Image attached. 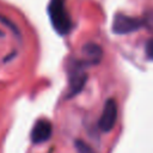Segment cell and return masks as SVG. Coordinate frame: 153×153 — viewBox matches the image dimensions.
I'll list each match as a JSON object with an SVG mask.
<instances>
[{"label":"cell","mask_w":153,"mask_h":153,"mask_svg":"<svg viewBox=\"0 0 153 153\" xmlns=\"http://www.w3.org/2000/svg\"><path fill=\"white\" fill-rule=\"evenodd\" d=\"M48 14L54 30L59 35H67L72 30L73 23L66 8L65 0H50Z\"/></svg>","instance_id":"cell-1"},{"label":"cell","mask_w":153,"mask_h":153,"mask_svg":"<svg viewBox=\"0 0 153 153\" xmlns=\"http://www.w3.org/2000/svg\"><path fill=\"white\" fill-rule=\"evenodd\" d=\"M85 62H74L69 71L68 76V98L74 97L82 91L87 81V74L84 71Z\"/></svg>","instance_id":"cell-2"},{"label":"cell","mask_w":153,"mask_h":153,"mask_svg":"<svg viewBox=\"0 0 153 153\" xmlns=\"http://www.w3.org/2000/svg\"><path fill=\"white\" fill-rule=\"evenodd\" d=\"M143 20L135 18V17H129L123 13H117L114 17L112 20V31L116 35H127L130 32H134L143 26Z\"/></svg>","instance_id":"cell-3"},{"label":"cell","mask_w":153,"mask_h":153,"mask_svg":"<svg viewBox=\"0 0 153 153\" xmlns=\"http://www.w3.org/2000/svg\"><path fill=\"white\" fill-rule=\"evenodd\" d=\"M117 116H118V108H117V103L115 99L109 98L103 108L99 122H98V127L103 133H109L112 130V128L115 127L116 122H117Z\"/></svg>","instance_id":"cell-4"},{"label":"cell","mask_w":153,"mask_h":153,"mask_svg":"<svg viewBox=\"0 0 153 153\" xmlns=\"http://www.w3.org/2000/svg\"><path fill=\"white\" fill-rule=\"evenodd\" d=\"M53 134V126L45 118H39L36 121L31 129L30 139L33 143H42L50 139Z\"/></svg>","instance_id":"cell-5"},{"label":"cell","mask_w":153,"mask_h":153,"mask_svg":"<svg viewBox=\"0 0 153 153\" xmlns=\"http://www.w3.org/2000/svg\"><path fill=\"white\" fill-rule=\"evenodd\" d=\"M81 53L85 57V63L86 65H97L102 61L103 57V49L100 45H98L97 43L93 42H88L86 43L82 48H81Z\"/></svg>","instance_id":"cell-6"},{"label":"cell","mask_w":153,"mask_h":153,"mask_svg":"<svg viewBox=\"0 0 153 153\" xmlns=\"http://www.w3.org/2000/svg\"><path fill=\"white\" fill-rule=\"evenodd\" d=\"M0 23H2L4 25H6L12 32H13V35H16V36H20V31H19V29H18V26L13 23V22H11L7 17H5L4 14H0Z\"/></svg>","instance_id":"cell-7"},{"label":"cell","mask_w":153,"mask_h":153,"mask_svg":"<svg viewBox=\"0 0 153 153\" xmlns=\"http://www.w3.org/2000/svg\"><path fill=\"white\" fill-rule=\"evenodd\" d=\"M75 148L79 153H94L88 145H86L84 141H80V140L75 141Z\"/></svg>","instance_id":"cell-8"},{"label":"cell","mask_w":153,"mask_h":153,"mask_svg":"<svg viewBox=\"0 0 153 153\" xmlns=\"http://www.w3.org/2000/svg\"><path fill=\"white\" fill-rule=\"evenodd\" d=\"M142 20L146 26H148L151 30H153V10H149L148 12H146L145 18Z\"/></svg>","instance_id":"cell-9"},{"label":"cell","mask_w":153,"mask_h":153,"mask_svg":"<svg viewBox=\"0 0 153 153\" xmlns=\"http://www.w3.org/2000/svg\"><path fill=\"white\" fill-rule=\"evenodd\" d=\"M145 51H146L147 57H149L151 60H153V37H152V38H149V39L146 42Z\"/></svg>","instance_id":"cell-10"},{"label":"cell","mask_w":153,"mask_h":153,"mask_svg":"<svg viewBox=\"0 0 153 153\" xmlns=\"http://www.w3.org/2000/svg\"><path fill=\"white\" fill-rule=\"evenodd\" d=\"M0 37H4V32L0 30Z\"/></svg>","instance_id":"cell-11"}]
</instances>
